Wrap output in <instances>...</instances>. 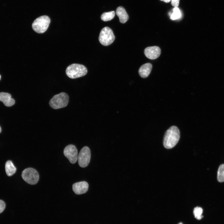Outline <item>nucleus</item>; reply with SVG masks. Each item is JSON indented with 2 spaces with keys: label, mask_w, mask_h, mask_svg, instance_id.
Listing matches in <instances>:
<instances>
[{
  "label": "nucleus",
  "mask_w": 224,
  "mask_h": 224,
  "mask_svg": "<svg viewBox=\"0 0 224 224\" xmlns=\"http://www.w3.org/2000/svg\"><path fill=\"white\" fill-rule=\"evenodd\" d=\"M180 137V130L177 127L173 126L166 132L163 140L164 147L171 149L174 147L179 141Z\"/></svg>",
  "instance_id": "obj_1"
},
{
  "label": "nucleus",
  "mask_w": 224,
  "mask_h": 224,
  "mask_svg": "<svg viewBox=\"0 0 224 224\" xmlns=\"http://www.w3.org/2000/svg\"><path fill=\"white\" fill-rule=\"evenodd\" d=\"M86 68L83 65L74 63L67 67L66 70L67 75L69 78L75 79L83 76L87 73Z\"/></svg>",
  "instance_id": "obj_2"
},
{
  "label": "nucleus",
  "mask_w": 224,
  "mask_h": 224,
  "mask_svg": "<svg viewBox=\"0 0 224 224\" xmlns=\"http://www.w3.org/2000/svg\"><path fill=\"white\" fill-rule=\"evenodd\" d=\"M69 101V97L64 92L54 95L50 100L49 105L52 108L59 109L66 107Z\"/></svg>",
  "instance_id": "obj_3"
},
{
  "label": "nucleus",
  "mask_w": 224,
  "mask_h": 224,
  "mask_svg": "<svg viewBox=\"0 0 224 224\" xmlns=\"http://www.w3.org/2000/svg\"><path fill=\"white\" fill-rule=\"evenodd\" d=\"M50 22L49 17L47 16H43L36 18L32 24L33 30L38 33L44 32L47 29Z\"/></svg>",
  "instance_id": "obj_4"
},
{
  "label": "nucleus",
  "mask_w": 224,
  "mask_h": 224,
  "mask_svg": "<svg viewBox=\"0 0 224 224\" xmlns=\"http://www.w3.org/2000/svg\"><path fill=\"white\" fill-rule=\"evenodd\" d=\"M21 176L26 182L31 185L37 184L39 179L38 172L32 168H28L24 169L22 172Z\"/></svg>",
  "instance_id": "obj_5"
},
{
  "label": "nucleus",
  "mask_w": 224,
  "mask_h": 224,
  "mask_svg": "<svg viewBox=\"0 0 224 224\" xmlns=\"http://www.w3.org/2000/svg\"><path fill=\"white\" fill-rule=\"evenodd\" d=\"M115 38L112 30L108 27H105L101 30L99 40L102 45L106 46L111 44L114 41Z\"/></svg>",
  "instance_id": "obj_6"
},
{
  "label": "nucleus",
  "mask_w": 224,
  "mask_h": 224,
  "mask_svg": "<svg viewBox=\"0 0 224 224\" xmlns=\"http://www.w3.org/2000/svg\"><path fill=\"white\" fill-rule=\"evenodd\" d=\"M91 153L89 148L87 147H83L80 151L78 156V163L82 167H86L89 164L91 158Z\"/></svg>",
  "instance_id": "obj_7"
},
{
  "label": "nucleus",
  "mask_w": 224,
  "mask_h": 224,
  "mask_svg": "<svg viewBox=\"0 0 224 224\" xmlns=\"http://www.w3.org/2000/svg\"><path fill=\"white\" fill-rule=\"evenodd\" d=\"M64 156L72 164L75 163L78 159L77 150L73 145H69L65 148L63 151Z\"/></svg>",
  "instance_id": "obj_8"
},
{
  "label": "nucleus",
  "mask_w": 224,
  "mask_h": 224,
  "mask_svg": "<svg viewBox=\"0 0 224 224\" xmlns=\"http://www.w3.org/2000/svg\"><path fill=\"white\" fill-rule=\"evenodd\" d=\"M144 53L147 58L151 59H155L160 56L161 49L157 46L148 47L145 49Z\"/></svg>",
  "instance_id": "obj_9"
},
{
  "label": "nucleus",
  "mask_w": 224,
  "mask_h": 224,
  "mask_svg": "<svg viewBox=\"0 0 224 224\" xmlns=\"http://www.w3.org/2000/svg\"><path fill=\"white\" fill-rule=\"evenodd\" d=\"M88 187V184L86 182L81 181L75 183L72 185V190L76 194H81L87 192Z\"/></svg>",
  "instance_id": "obj_10"
},
{
  "label": "nucleus",
  "mask_w": 224,
  "mask_h": 224,
  "mask_svg": "<svg viewBox=\"0 0 224 224\" xmlns=\"http://www.w3.org/2000/svg\"><path fill=\"white\" fill-rule=\"evenodd\" d=\"M0 101L7 107L11 106L15 103L14 100L11 98L10 94L3 92L0 93Z\"/></svg>",
  "instance_id": "obj_11"
},
{
  "label": "nucleus",
  "mask_w": 224,
  "mask_h": 224,
  "mask_svg": "<svg viewBox=\"0 0 224 224\" xmlns=\"http://www.w3.org/2000/svg\"><path fill=\"white\" fill-rule=\"evenodd\" d=\"M152 68V65L150 63H147L142 65L138 70L140 76L143 78L147 77L150 74Z\"/></svg>",
  "instance_id": "obj_12"
},
{
  "label": "nucleus",
  "mask_w": 224,
  "mask_h": 224,
  "mask_svg": "<svg viewBox=\"0 0 224 224\" xmlns=\"http://www.w3.org/2000/svg\"><path fill=\"white\" fill-rule=\"evenodd\" d=\"M116 14L119 17L120 22L121 23H125L128 19V16L123 7L119 6L117 8Z\"/></svg>",
  "instance_id": "obj_13"
},
{
  "label": "nucleus",
  "mask_w": 224,
  "mask_h": 224,
  "mask_svg": "<svg viewBox=\"0 0 224 224\" xmlns=\"http://www.w3.org/2000/svg\"><path fill=\"white\" fill-rule=\"evenodd\" d=\"M16 170V167L11 161L9 160L6 162L5 164V170L7 176H12L15 173Z\"/></svg>",
  "instance_id": "obj_14"
},
{
  "label": "nucleus",
  "mask_w": 224,
  "mask_h": 224,
  "mask_svg": "<svg viewBox=\"0 0 224 224\" xmlns=\"http://www.w3.org/2000/svg\"><path fill=\"white\" fill-rule=\"evenodd\" d=\"M114 11L103 13L101 16V19L104 21H108L113 19L115 16Z\"/></svg>",
  "instance_id": "obj_15"
},
{
  "label": "nucleus",
  "mask_w": 224,
  "mask_h": 224,
  "mask_svg": "<svg viewBox=\"0 0 224 224\" xmlns=\"http://www.w3.org/2000/svg\"><path fill=\"white\" fill-rule=\"evenodd\" d=\"M217 179L219 182L224 181V164L221 165L219 167L217 171Z\"/></svg>",
  "instance_id": "obj_16"
},
{
  "label": "nucleus",
  "mask_w": 224,
  "mask_h": 224,
  "mask_svg": "<svg viewBox=\"0 0 224 224\" xmlns=\"http://www.w3.org/2000/svg\"><path fill=\"white\" fill-rule=\"evenodd\" d=\"M203 210L202 208L200 207H197L194 209L193 213L195 217L198 220H200L203 217L202 215Z\"/></svg>",
  "instance_id": "obj_17"
},
{
  "label": "nucleus",
  "mask_w": 224,
  "mask_h": 224,
  "mask_svg": "<svg viewBox=\"0 0 224 224\" xmlns=\"http://www.w3.org/2000/svg\"><path fill=\"white\" fill-rule=\"evenodd\" d=\"M181 16L180 9L177 7H175L173 9V12L170 15V19L175 20L179 18Z\"/></svg>",
  "instance_id": "obj_18"
},
{
  "label": "nucleus",
  "mask_w": 224,
  "mask_h": 224,
  "mask_svg": "<svg viewBox=\"0 0 224 224\" xmlns=\"http://www.w3.org/2000/svg\"><path fill=\"white\" fill-rule=\"evenodd\" d=\"M5 208V204L4 202L0 200V213L2 212Z\"/></svg>",
  "instance_id": "obj_19"
},
{
  "label": "nucleus",
  "mask_w": 224,
  "mask_h": 224,
  "mask_svg": "<svg viewBox=\"0 0 224 224\" xmlns=\"http://www.w3.org/2000/svg\"><path fill=\"white\" fill-rule=\"evenodd\" d=\"M179 1L180 0H172L171 4L175 7H177L179 4Z\"/></svg>",
  "instance_id": "obj_20"
},
{
  "label": "nucleus",
  "mask_w": 224,
  "mask_h": 224,
  "mask_svg": "<svg viewBox=\"0 0 224 224\" xmlns=\"http://www.w3.org/2000/svg\"><path fill=\"white\" fill-rule=\"evenodd\" d=\"M160 0L166 2H169L171 0Z\"/></svg>",
  "instance_id": "obj_21"
},
{
  "label": "nucleus",
  "mask_w": 224,
  "mask_h": 224,
  "mask_svg": "<svg viewBox=\"0 0 224 224\" xmlns=\"http://www.w3.org/2000/svg\"><path fill=\"white\" fill-rule=\"evenodd\" d=\"M1 132V128L0 126V133Z\"/></svg>",
  "instance_id": "obj_22"
},
{
  "label": "nucleus",
  "mask_w": 224,
  "mask_h": 224,
  "mask_svg": "<svg viewBox=\"0 0 224 224\" xmlns=\"http://www.w3.org/2000/svg\"><path fill=\"white\" fill-rule=\"evenodd\" d=\"M178 224H183L182 223L180 222Z\"/></svg>",
  "instance_id": "obj_23"
},
{
  "label": "nucleus",
  "mask_w": 224,
  "mask_h": 224,
  "mask_svg": "<svg viewBox=\"0 0 224 224\" xmlns=\"http://www.w3.org/2000/svg\"><path fill=\"white\" fill-rule=\"evenodd\" d=\"M0 79H1V76L0 75Z\"/></svg>",
  "instance_id": "obj_24"
}]
</instances>
